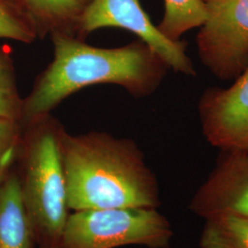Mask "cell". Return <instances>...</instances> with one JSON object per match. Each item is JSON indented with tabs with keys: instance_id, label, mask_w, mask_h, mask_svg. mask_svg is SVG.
Returning a JSON list of instances; mask_svg holds the SVG:
<instances>
[{
	"instance_id": "cell-2",
	"label": "cell",
	"mask_w": 248,
	"mask_h": 248,
	"mask_svg": "<svg viewBox=\"0 0 248 248\" xmlns=\"http://www.w3.org/2000/svg\"><path fill=\"white\" fill-rule=\"evenodd\" d=\"M62 158L72 212L106 208H155L159 186L133 140L102 132L62 133Z\"/></svg>"
},
{
	"instance_id": "cell-14",
	"label": "cell",
	"mask_w": 248,
	"mask_h": 248,
	"mask_svg": "<svg viewBox=\"0 0 248 248\" xmlns=\"http://www.w3.org/2000/svg\"><path fill=\"white\" fill-rule=\"evenodd\" d=\"M0 39L31 44L38 33L25 9L0 0Z\"/></svg>"
},
{
	"instance_id": "cell-11",
	"label": "cell",
	"mask_w": 248,
	"mask_h": 248,
	"mask_svg": "<svg viewBox=\"0 0 248 248\" xmlns=\"http://www.w3.org/2000/svg\"><path fill=\"white\" fill-rule=\"evenodd\" d=\"M206 19L202 0H165V13L158 30L169 40L177 42L186 31L200 28Z\"/></svg>"
},
{
	"instance_id": "cell-10",
	"label": "cell",
	"mask_w": 248,
	"mask_h": 248,
	"mask_svg": "<svg viewBox=\"0 0 248 248\" xmlns=\"http://www.w3.org/2000/svg\"><path fill=\"white\" fill-rule=\"evenodd\" d=\"M31 19L38 38L56 33L78 37L89 0H20Z\"/></svg>"
},
{
	"instance_id": "cell-4",
	"label": "cell",
	"mask_w": 248,
	"mask_h": 248,
	"mask_svg": "<svg viewBox=\"0 0 248 248\" xmlns=\"http://www.w3.org/2000/svg\"><path fill=\"white\" fill-rule=\"evenodd\" d=\"M169 220L155 208H106L71 212L60 248H169Z\"/></svg>"
},
{
	"instance_id": "cell-9",
	"label": "cell",
	"mask_w": 248,
	"mask_h": 248,
	"mask_svg": "<svg viewBox=\"0 0 248 248\" xmlns=\"http://www.w3.org/2000/svg\"><path fill=\"white\" fill-rule=\"evenodd\" d=\"M35 247V238L14 169L0 187V248Z\"/></svg>"
},
{
	"instance_id": "cell-1",
	"label": "cell",
	"mask_w": 248,
	"mask_h": 248,
	"mask_svg": "<svg viewBox=\"0 0 248 248\" xmlns=\"http://www.w3.org/2000/svg\"><path fill=\"white\" fill-rule=\"evenodd\" d=\"M51 37L52 62L36 78L23 98L20 124L48 115L80 89L111 84L135 98H144L158 89L169 65L141 40L117 48H100L62 33Z\"/></svg>"
},
{
	"instance_id": "cell-16",
	"label": "cell",
	"mask_w": 248,
	"mask_h": 248,
	"mask_svg": "<svg viewBox=\"0 0 248 248\" xmlns=\"http://www.w3.org/2000/svg\"><path fill=\"white\" fill-rule=\"evenodd\" d=\"M2 1L8 2V3L13 4V5H16V6H18V7H20V8H22V9H23V6H22V4H21L20 0H2Z\"/></svg>"
},
{
	"instance_id": "cell-13",
	"label": "cell",
	"mask_w": 248,
	"mask_h": 248,
	"mask_svg": "<svg viewBox=\"0 0 248 248\" xmlns=\"http://www.w3.org/2000/svg\"><path fill=\"white\" fill-rule=\"evenodd\" d=\"M23 98L18 91L13 59L0 45V119L20 122Z\"/></svg>"
},
{
	"instance_id": "cell-12",
	"label": "cell",
	"mask_w": 248,
	"mask_h": 248,
	"mask_svg": "<svg viewBox=\"0 0 248 248\" xmlns=\"http://www.w3.org/2000/svg\"><path fill=\"white\" fill-rule=\"evenodd\" d=\"M201 248H248V219L224 215L205 220Z\"/></svg>"
},
{
	"instance_id": "cell-6",
	"label": "cell",
	"mask_w": 248,
	"mask_h": 248,
	"mask_svg": "<svg viewBox=\"0 0 248 248\" xmlns=\"http://www.w3.org/2000/svg\"><path fill=\"white\" fill-rule=\"evenodd\" d=\"M102 28L124 29L138 37L157 53L173 71L195 77L192 60L184 41L174 42L161 33L139 0H89L80 20L78 38L85 40Z\"/></svg>"
},
{
	"instance_id": "cell-5",
	"label": "cell",
	"mask_w": 248,
	"mask_h": 248,
	"mask_svg": "<svg viewBox=\"0 0 248 248\" xmlns=\"http://www.w3.org/2000/svg\"><path fill=\"white\" fill-rule=\"evenodd\" d=\"M206 19L196 36L199 57L219 79L234 80L248 66V0H202Z\"/></svg>"
},
{
	"instance_id": "cell-7",
	"label": "cell",
	"mask_w": 248,
	"mask_h": 248,
	"mask_svg": "<svg viewBox=\"0 0 248 248\" xmlns=\"http://www.w3.org/2000/svg\"><path fill=\"white\" fill-rule=\"evenodd\" d=\"M198 112L204 137L212 146L248 152V66L230 87L203 91Z\"/></svg>"
},
{
	"instance_id": "cell-8",
	"label": "cell",
	"mask_w": 248,
	"mask_h": 248,
	"mask_svg": "<svg viewBox=\"0 0 248 248\" xmlns=\"http://www.w3.org/2000/svg\"><path fill=\"white\" fill-rule=\"evenodd\" d=\"M189 209L204 221L224 215L248 219V152L221 151Z\"/></svg>"
},
{
	"instance_id": "cell-3",
	"label": "cell",
	"mask_w": 248,
	"mask_h": 248,
	"mask_svg": "<svg viewBox=\"0 0 248 248\" xmlns=\"http://www.w3.org/2000/svg\"><path fill=\"white\" fill-rule=\"evenodd\" d=\"M23 127L16 163L20 193L38 248H60L70 210L62 165L63 126L51 114Z\"/></svg>"
},
{
	"instance_id": "cell-15",
	"label": "cell",
	"mask_w": 248,
	"mask_h": 248,
	"mask_svg": "<svg viewBox=\"0 0 248 248\" xmlns=\"http://www.w3.org/2000/svg\"><path fill=\"white\" fill-rule=\"evenodd\" d=\"M22 134L19 122L0 119V187L15 169Z\"/></svg>"
}]
</instances>
